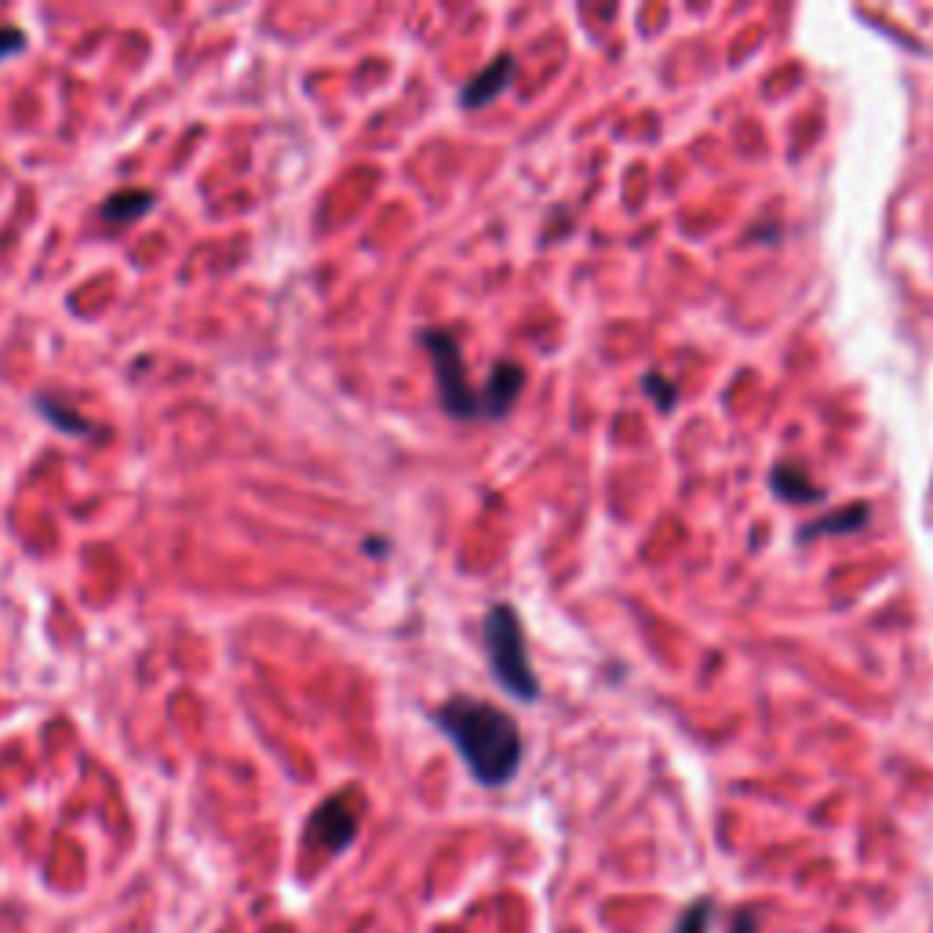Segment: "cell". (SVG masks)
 I'll use <instances>...</instances> for the list:
<instances>
[{
    "label": "cell",
    "mask_w": 933,
    "mask_h": 933,
    "mask_svg": "<svg viewBox=\"0 0 933 933\" xmlns=\"http://www.w3.org/2000/svg\"><path fill=\"white\" fill-rule=\"evenodd\" d=\"M485 653L488 664H493L496 682L504 686L510 697L518 700H537L540 697V682L529 667V650H526V631H521L518 612L510 606H496L485 617Z\"/></svg>",
    "instance_id": "obj_2"
},
{
    "label": "cell",
    "mask_w": 933,
    "mask_h": 933,
    "mask_svg": "<svg viewBox=\"0 0 933 933\" xmlns=\"http://www.w3.org/2000/svg\"><path fill=\"white\" fill-rule=\"evenodd\" d=\"M438 730L457 744L482 788H504L521 766V733L507 711L474 697H452L435 711Z\"/></svg>",
    "instance_id": "obj_1"
},
{
    "label": "cell",
    "mask_w": 933,
    "mask_h": 933,
    "mask_svg": "<svg viewBox=\"0 0 933 933\" xmlns=\"http://www.w3.org/2000/svg\"><path fill=\"white\" fill-rule=\"evenodd\" d=\"M708 930H711V901L700 897V901H693L686 912L678 915L675 933H708Z\"/></svg>",
    "instance_id": "obj_10"
},
{
    "label": "cell",
    "mask_w": 933,
    "mask_h": 933,
    "mask_svg": "<svg viewBox=\"0 0 933 933\" xmlns=\"http://www.w3.org/2000/svg\"><path fill=\"white\" fill-rule=\"evenodd\" d=\"M22 48H26V33L19 26H0V59H11Z\"/></svg>",
    "instance_id": "obj_12"
},
{
    "label": "cell",
    "mask_w": 933,
    "mask_h": 933,
    "mask_svg": "<svg viewBox=\"0 0 933 933\" xmlns=\"http://www.w3.org/2000/svg\"><path fill=\"white\" fill-rule=\"evenodd\" d=\"M773 485H777V493L784 499H791V504H799V499H821L824 496L821 488L810 482V477L799 474V471H791V466H780V471L773 474Z\"/></svg>",
    "instance_id": "obj_9"
},
{
    "label": "cell",
    "mask_w": 933,
    "mask_h": 933,
    "mask_svg": "<svg viewBox=\"0 0 933 933\" xmlns=\"http://www.w3.org/2000/svg\"><path fill=\"white\" fill-rule=\"evenodd\" d=\"M510 74H515L510 55H499L493 66H485V74H477L474 81L463 88V106H485V102H493L507 88Z\"/></svg>",
    "instance_id": "obj_6"
},
{
    "label": "cell",
    "mask_w": 933,
    "mask_h": 933,
    "mask_svg": "<svg viewBox=\"0 0 933 933\" xmlns=\"http://www.w3.org/2000/svg\"><path fill=\"white\" fill-rule=\"evenodd\" d=\"M154 193L150 190H117L99 204V215L106 223H135L150 212Z\"/></svg>",
    "instance_id": "obj_7"
},
{
    "label": "cell",
    "mask_w": 933,
    "mask_h": 933,
    "mask_svg": "<svg viewBox=\"0 0 933 933\" xmlns=\"http://www.w3.org/2000/svg\"><path fill=\"white\" fill-rule=\"evenodd\" d=\"M358 824H361V810L355 806V799L350 795H333V799H325L311 813L306 842L314 850L328 853V857H336V853H344L358 839Z\"/></svg>",
    "instance_id": "obj_4"
},
{
    "label": "cell",
    "mask_w": 933,
    "mask_h": 933,
    "mask_svg": "<svg viewBox=\"0 0 933 933\" xmlns=\"http://www.w3.org/2000/svg\"><path fill=\"white\" fill-rule=\"evenodd\" d=\"M664 375H645V391H650L653 397L660 394V408H671L675 405V391H671L667 383H660Z\"/></svg>",
    "instance_id": "obj_13"
},
{
    "label": "cell",
    "mask_w": 933,
    "mask_h": 933,
    "mask_svg": "<svg viewBox=\"0 0 933 933\" xmlns=\"http://www.w3.org/2000/svg\"><path fill=\"white\" fill-rule=\"evenodd\" d=\"M419 344L427 347L430 366H435L438 394H441V405H446V413L457 416V419H482L485 416L482 391H474L471 380H466L463 350L457 344V336L446 333V328H427V333L419 336Z\"/></svg>",
    "instance_id": "obj_3"
},
{
    "label": "cell",
    "mask_w": 933,
    "mask_h": 933,
    "mask_svg": "<svg viewBox=\"0 0 933 933\" xmlns=\"http://www.w3.org/2000/svg\"><path fill=\"white\" fill-rule=\"evenodd\" d=\"M33 405H37V413L48 419V424H55L59 430H66V435H88V430H92V424H88V419H81L77 413H70V405L55 402V397H48V394H37V397H33Z\"/></svg>",
    "instance_id": "obj_8"
},
{
    "label": "cell",
    "mask_w": 933,
    "mask_h": 933,
    "mask_svg": "<svg viewBox=\"0 0 933 933\" xmlns=\"http://www.w3.org/2000/svg\"><path fill=\"white\" fill-rule=\"evenodd\" d=\"M521 386H526V369L515 366V361H499V366L488 372V383H485V391H482L485 419L504 416L507 408L518 402Z\"/></svg>",
    "instance_id": "obj_5"
},
{
    "label": "cell",
    "mask_w": 933,
    "mask_h": 933,
    "mask_svg": "<svg viewBox=\"0 0 933 933\" xmlns=\"http://www.w3.org/2000/svg\"><path fill=\"white\" fill-rule=\"evenodd\" d=\"M864 518H868V507H850L842 518H821L813 529H806V532H802V540H813V537H821V532H850L846 521H853V526H861Z\"/></svg>",
    "instance_id": "obj_11"
},
{
    "label": "cell",
    "mask_w": 933,
    "mask_h": 933,
    "mask_svg": "<svg viewBox=\"0 0 933 933\" xmlns=\"http://www.w3.org/2000/svg\"><path fill=\"white\" fill-rule=\"evenodd\" d=\"M730 933H758V919H755V915H747V912H737V915H733Z\"/></svg>",
    "instance_id": "obj_14"
}]
</instances>
